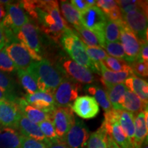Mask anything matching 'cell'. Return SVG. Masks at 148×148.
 <instances>
[{
    "label": "cell",
    "mask_w": 148,
    "mask_h": 148,
    "mask_svg": "<svg viewBox=\"0 0 148 148\" xmlns=\"http://www.w3.org/2000/svg\"><path fill=\"white\" fill-rule=\"evenodd\" d=\"M18 69L10 58L4 49L0 50V71L3 73H13L17 71Z\"/></svg>",
    "instance_id": "obj_38"
},
{
    "label": "cell",
    "mask_w": 148,
    "mask_h": 148,
    "mask_svg": "<svg viewBox=\"0 0 148 148\" xmlns=\"http://www.w3.org/2000/svg\"><path fill=\"white\" fill-rule=\"evenodd\" d=\"M60 10L62 17L66 23H69L74 28L82 25L80 22V14L73 8L69 1H60Z\"/></svg>",
    "instance_id": "obj_29"
},
{
    "label": "cell",
    "mask_w": 148,
    "mask_h": 148,
    "mask_svg": "<svg viewBox=\"0 0 148 148\" xmlns=\"http://www.w3.org/2000/svg\"><path fill=\"white\" fill-rule=\"evenodd\" d=\"M108 20L106 14L96 5L90 7L80 14V22L83 26L97 35L101 42V48L106 42L104 38V27Z\"/></svg>",
    "instance_id": "obj_5"
},
{
    "label": "cell",
    "mask_w": 148,
    "mask_h": 148,
    "mask_svg": "<svg viewBox=\"0 0 148 148\" xmlns=\"http://www.w3.org/2000/svg\"><path fill=\"white\" fill-rule=\"evenodd\" d=\"M119 110H111L105 112L104 120L101 126L106 131L119 148H133L123 132L119 123Z\"/></svg>",
    "instance_id": "obj_6"
},
{
    "label": "cell",
    "mask_w": 148,
    "mask_h": 148,
    "mask_svg": "<svg viewBox=\"0 0 148 148\" xmlns=\"http://www.w3.org/2000/svg\"><path fill=\"white\" fill-rule=\"evenodd\" d=\"M73 112L82 119H90L96 117L99 112V106L95 98L89 95L77 97L71 105Z\"/></svg>",
    "instance_id": "obj_15"
},
{
    "label": "cell",
    "mask_w": 148,
    "mask_h": 148,
    "mask_svg": "<svg viewBox=\"0 0 148 148\" xmlns=\"http://www.w3.org/2000/svg\"><path fill=\"white\" fill-rule=\"evenodd\" d=\"M141 42V49H140V60L148 64V45L147 41Z\"/></svg>",
    "instance_id": "obj_44"
},
{
    "label": "cell",
    "mask_w": 148,
    "mask_h": 148,
    "mask_svg": "<svg viewBox=\"0 0 148 148\" xmlns=\"http://www.w3.org/2000/svg\"><path fill=\"white\" fill-rule=\"evenodd\" d=\"M58 4L57 1L34 0V21L37 22L40 30L55 42L70 29L60 14Z\"/></svg>",
    "instance_id": "obj_1"
},
{
    "label": "cell",
    "mask_w": 148,
    "mask_h": 148,
    "mask_svg": "<svg viewBox=\"0 0 148 148\" xmlns=\"http://www.w3.org/2000/svg\"><path fill=\"white\" fill-rule=\"evenodd\" d=\"M5 16L1 24L5 30L15 35L24 24L29 21V18L19 3H8L5 5Z\"/></svg>",
    "instance_id": "obj_9"
},
{
    "label": "cell",
    "mask_w": 148,
    "mask_h": 148,
    "mask_svg": "<svg viewBox=\"0 0 148 148\" xmlns=\"http://www.w3.org/2000/svg\"><path fill=\"white\" fill-rule=\"evenodd\" d=\"M101 63L105 66L108 70L113 72H121V71H129L132 73L130 65L125 62V60L121 59L113 58V57L108 56L104 60L101 61ZM134 75V74H133Z\"/></svg>",
    "instance_id": "obj_32"
},
{
    "label": "cell",
    "mask_w": 148,
    "mask_h": 148,
    "mask_svg": "<svg viewBox=\"0 0 148 148\" xmlns=\"http://www.w3.org/2000/svg\"><path fill=\"white\" fill-rule=\"evenodd\" d=\"M122 109L123 110L131 112L134 115H136L139 112L147 109V104L144 103L132 92L127 90L125 94L124 101L122 105Z\"/></svg>",
    "instance_id": "obj_25"
},
{
    "label": "cell",
    "mask_w": 148,
    "mask_h": 148,
    "mask_svg": "<svg viewBox=\"0 0 148 148\" xmlns=\"http://www.w3.org/2000/svg\"><path fill=\"white\" fill-rule=\"evenodd\" d=\"M119 123L125 136L134 148V115L126 110H119Z\"/></svg>",
    "instance_id": "obj_27"
},
{
    "label": "cell",
    "mask_w": 148,
    "mask_h": 148,
    "mask_svg": "<svg viewBox=\"0 0 148 148\" xmlns=\"http://www.w3.org/2000/svg\"><path fill=\"white\" fill-rule=\"evenodd\" d=\"M38 127L43 134L45 137L49 140V141L56 143V142L60 141V139L57 136L56 132L54 125L51 120H46L38 124Z\"/></svg>",
    "instance_id": "obj_37"
},
{
    "label": "cell",
    "mask_w": 148,
    "mask_h": 148,
    "mask_svg": "<svg viewBox=\"0 0 148 148\" xmlns=\"http://www.w3.org/2000/svg\"><path fill=\"white\" fill-rule=\"evenodd\" d=\"M84 48L88 58L94 62H101L108 56L106 51L101 47H89L85 45Z\"/></svg>",
    "instance_id": "obj_39"
},
{
    "label": "cell",
    "mask_w": 148,
    "mask_h": 148,
    "mask_svg": "<svg viewBox=\"0 0 148 148\" xmlns=\"http://www.w3.org/2000/svg\"><path fill=\"white\" fill-rule=\"evenodd\" d=\"M16 103L22 115L36 124H39L46 120H51L53 112H47L34 108L28 104L24 98H17Z\"/></svg>",
    "instance_id": "obj_17"
},
{
    "label": "cell",
    "mask_w": 148,
    "mask_h": 148,
    "mask_svg": "<svg viewBox=\"0 0 148 148\" xmlns=\"http://www.w3.org/2000/svg\"><path fill=\"white\" fill-rule=\"evenodd\" d=\"M124 85L127 89L132 92L136 96L147 104L148 100V84L147 81L132 75L124 81Z\"/></svg>",
    "instance_id": "obj_21"
},
{
    "label": "cell",
    "mask_w": 148,
    "mask_h": 148,
    "mask_svg": "<svg viewBox=\"0 0 148 148\" xmlns=\"http://www.w3.org/2000/svg\"><path fill=\"white\" fill-rule=\"evenodd\" d=\"M25 101L28 104L45 112H51L56 108L52 94L42 92L38 90L33 94H26Z\"/></svg>",
    "instance_id": "obj_18"
},
{
    "label": "cell",
    "mask_w": 148,
    "mask_h": 148,
    "mask_svg": "<svg viewBox=\"0 0 148 148\" xmlns=\"http://www.w3.org/2000/svg\"><path fill=\"white\" fill-rule=\"evenodd\" d=\"M75 29L77 34L79 35V36L81 38V40L85 45L89 47L101 48V42L95 33L86 28L82 25H79V27Z\"/></svg>",
    "instance_id": "obj_31"
},
{
    "label": "cell",
    "mask_w": 148,
    "mask_h": 148,
    "mask_svg": "<svg viewBox=\"0 0 148 148\" xmlns=\"http://www.w3.org/2000/svg\"><path fill=\"white\" fill-rule=\"evenodd\" d=\"M21 136L16 129L0 125V148H21Z\"/></svg>",
    "instance_id": "obj_23"
},
{
    "label": "cell",
    "mask_w": 148,
    "mask_h": 148,
    "mask_svg": "<svg viewBox=\"0 0 148 148\" xmlns=\"http://www.w3.org/2000/svg\"><path fill=\"white\" fill-rule=\"evenodd\" d=\"M3 49L18 69L26 70L34 62L28 51L16 37L8 40Z\"/></svg>",
    "instance_id": "obj_13"
},
{
    "label": "cell",
    "mask_w": 148,
    "mask_h": 148,
    "mask_svg": "<svg viewBox=\"0 0 148 148\" xmlns=\"http://www.w3.org/2000/svg\"><path fill=\"white\" fill-rule=\"evenodd\" d=\"M5 16V6L1 3H0V23H1L3 19Z\"/></svg>",
    "instance_id": "obj_49"
},
{
    "label": "cell",
    "mask_w": 148,
    "mask_h": 148,
    "mask_svg": "<svg viewBox=\"0 0 148 148\" xmlns=\"http://www.w3.org/2000/svg\"><path fill=\"white\" fill-rule=\"evenodd\" d=\"M70 2L79 14L84 12L90 7L85 0H72Z\"/></svg>",
    "instance_id": "obj_43"
},
{
    "label": "cell",
    "mask_w": 148,
    "mask_h": 148,
    "mask_svg": "<svg viewBox=\"0 0 148 148\" xmlns=\"http://www.w3.org/2000/svg\"><path fill=\"white\" fill-rule=\"evenodd\" d=\"M60 68L66 77H69L75 82L90 84L95 82V78L92 71L69 58H61Z\"/></svg>",
    "instance_id": "obj_10"
},
{
    "label": "cell",
    "mask_w": 148,
    "mask_h": 148,
    "mask_svg": "<svg viewBox=\"0 0 148 148\" xmlns=\"http://www.w3.org/2000/svg\"><path fill=\"white\" fill-rule=\"evenodd\" d=\"M16 73L20 84L27 94H33L38 91L34 77L27 70L18 69Z\"/></svg>",
    "instance_id": "obj_30"
},
{
    "label": "cell",
    "mask_w": 148,
    "mask_h": 148,
    "mask_svg": "<svg viewBox=\"0 0 148 148\" xmlns=\"http://www.w3.org/2000/svg\"><path fill=\"white\" fill-rule=\"evenodd\" d=\"M145 110L139 112L134 117V148H140L145 141H147L148 122L145 121Z\"/></svg>",
    "instance_id": "obj_22"
},
{
    "label": "cell",
    "mask_w": 148,
    "mask_h": 148,
    "mask_svg": "<svg viewBox=\"0 0 148 148\" xmlns=\"http://www.w3.org/2000/svg\"><path fill=\"white\" fill-rule=\"evenodd\" d=\"M125 25L140 41H147V12L135 10L122 14Z\"/></svg>",
    "instance_id": "obj_11"
},
{
    "label": "cell",
    "mask_w": 148,
    "mask_h": 148,
    "mask_svg": "<svg viewBox=\"0 0 148 148\" xmlns=\"http://www.w3.org/2000/svg\"><path fill=\"white\" fill-rule=\"evenodd\" d=\"M90 131L82 120L75 118L62 141L69 148H86L90 136Z\"/></svg>",
    "instance_id": "obj_12"
},
{
    "label": "cell",
    "mask_w": 148,
    "mask_h": 148,
    "mask_svg": "<svg viewBox=\"0 0 148 148\" xmlns=\"http://www.w3.org/2000/svg\"><path fill=\"white\" fill-rule=\"evenodd\" d=\"M98 8L106 14L108 19L117 23L123 21L122 14L116 1L114 0H98L96 1Z\"/></svg>",
    "instance_id": "obj_26"
},
{
    "label": "cell",
    "mask_w": 148,
    "mask_h": 148,
    "mask_svg": "<svg viewBox=\"0 0 148 148\" xmlns=\"http://www.w3.org/2000/svg\"><path fill=\"white\" fill-rule=\"evenodd\" d=\"M106 143L107 148H119V146L116 145V143L108 134H107L106 136Z\"/></svg>",
    "instance_id": "obj_48"
},
{
    "label": "cell",
    "mask_w": 148,
    "mask_h": 148,
    "mask_svg": "<svg viewBox=\"0 0 148 148\" xmlns=\"http://www.w3.org/2000/svg\"><path fill=\"white\" fill-rule=\"evenodd\" d=\"M119 40L124 50L127 63L130 64L140 60L141 42L127 27L123 21L120 23Z\"/></svg>",
    "instance_id": "obj_8"
},
{
    "label": "cell",
    "mask_w": 148,
    "mask_h": 148,
    "mask_svg": "<svg viewBox=\"0 0 148 148\" xmlns=\"http://www.w3.org/2000/svg\"><path fill=\"white\" fill-rule=\"evenodd\" d=\"M60 42L66 53L72 60L79 65L88 68L92 72L99 75V62H94L90 60L85 50V44L81 40L75 31L70 28L61 36Z\"/></svg>",
    "instance_id": "obj_3"
},
{
    "label": "cell",
    "mask_w": 148,
    "mask_h": 148,
    "mask_svg": "<svg viewBox=\"0 0 148 148\" xmlns=\"http://www.w3.org/2000/svg\"><path fill=\"white\" fill-rule=\"evenodd\" d=\"M106 89L112 109L114 110H123L122 105L124 101L125 92L127 90L124 84L120 83L112 85Z\"/></svg>",
    "instance_id": "obj_24"
},
{
    "label": "cell",
    "mask_w": 148,
    "mask_h": 148,
    "mask_svg": "<svg viewBox=\"0 0 148 148\" xmlns=\"http://www.w3.org/2000/svg\"><path fill=\"white\" fill-rule=\"evenodd\" d=\"M75 116L71 107H56L52 112V121L57 136L60 140L71 128L75 121Z\"/></svg>",
    "instance_id": "obj_14"
},
{
    "label": "cell",
    "mask_w": 148,
    "mask_h": 148,
    "mask_svg": "<svg viewBox=\"0 0 148 148\" xmlns=\"http://www.w3.org/2000/svg\"><path fill=\"white\" fill-rule=\"evenodd\" d=\"M123 22V21H122ZM120 23L108 19L104 27V38L106 42H119Z\"/></svg>",
    "instance_id": "obj_35"
},
{
    "label": "cell",
    "mask_w": 148,
    "mask_h": 148,
    "mask_svg": "<svg viewBox=\"0 0 148 148\" xmlns=\"http://www.w3.org/2000/svg\"><path fill=\"white\" fill-rule=\"evenodd\" d=\"M18 42L26 49L34 61L42 60V40L39 27L29 20L20 28L15 34Z\"/></svg>",
    "instance_id": "obj_4"
},
{
    "label": "cell",
    "mask_w": 148,
    "mask_h": 148,
    "mask_svg": "<svg viewBox=\"0 0 148 148\" xmlns=\"http://www.w3.org/2000/svg\"><path fill=\"white\" fill-rule=\"evenodd\" d=\"M16 129L18 130L21 135L25 137L42 142L45 145L49 142L40 131L38 124L30 121L22 114H21L18 121Z\"/></svg>",
    "instance_id": "obj_19"
},
{
    "label": "cell",
    "mask_w": 148,
    "mask_h": 148,
    "mask_svg": "<svg viewBox=\"0 0 148 148\" xmlns=\"http://www.w3.org/2000/svg\"><path fill=\"white\" fill-rule=\"evenodd\" d=\"M140 148H148V145H147V141H145V143L143 144V145L141 146Z\"/></svg>",
    "instance_id": "obj_51"
},
{
    "label": "cell",
    "mask_w": 148,
    "mask_h": 148,
    "mask_svg": "<svg viewBox=\"0 0 148 148\" xmlns=\"http://www.w3.org/2000/svg\"><path fill=\"white\" fill-rule=\"evenodd\" d=\"M121 11V14L135 10H143L147 12V1L139 0H119L116 1Z\"/></svg>",
    "instance_id": "obj_33"
},
{
    "label": "cell",
    "mask_w": 148,
    "mask_h": 148,
    "mask_svg": "<svg viewBox=\"0 0 148 148\" xmlns=\"http://www.w3.org/2000/svg\"><path fill=\"white\" fill-rule=\"evenodd\" d=\"M18 97H16V95H12L6 92L5 90L0 88V101L1 100H8L12 101H16Z\"/></svg>",
    "instance_id": "obj_45"
},
{
    "label": "cell",
    "mask_w": 148,
    "mask_h": 148,
    "mask_svg": "<svg viewBox=\"0 0 148 148\" xmlns=\"http://www.w3.org/2000/svg\"><path fill=\"white\" fill-rule=\"evenodd\" d=\"M81 90L79 83L65 77L53 92L56 107H71Z\"/></svg>",
    "instance_id": "obj_7"
},
{
    "label": "cell",
    "mask_w": 148,
    "mask_h": 148,
    "mask_svg": "<svg viewBox=\"0 0 148 148\" xmlns=\"http://www.w3.org/2000/svg\"><path fill=\"white\" fill-rule=\"evenodd\" d=\"M18 107L16 101H0V125L16 130L20 116Z\"/></svg>",
    "instance_id": "obj_16"
},
{
    "label": "cell",
    "mask_w": 148,
    "mask_h": 148,
    "mask_svg": "<svg viewBox=\"0 0 148 148\" xmlns=\"http://www.w3.org/2000/svg\"><path fill=\"white\" fill-rule=\"evenodd\" d=\"M86 1L90 7L93 6V5H95V4H96L95 0H86Z\"/></svg>",
    "instance_id": "obj_50"
},
{
    "label": "cell",
    "mask_w": 148,
    "mask_h": 148,
    "mask_svg": "<svg viewBox=\"0 0 148 148\" xmlns=\"http://www.w3.org/2000/svg\"><path fill=\"white\" fill-rule=\"evenodd\" d=\"M34 77L39 91L52 94L66 76L58 66L46 59L34 61L26 69Z\"/></svg>",
    "instance_id": "obj_2"
},
{
    "label": "cell",
    "mask_w": 148,
    "mask_h": 148,
    "mask_svg": "<svg viewBox=\"0 0 148 148\" xmlns=\"http://www.w3.org/2000/svg\"><path fill=\"white\" fill-rule=\"evenodd\" d=\"M99 75H101V82L106 88L110 87L112 85L123 83L127 77L132 75L133 73L129 71L113 72L108 70L105 66L99 62Z\"/></svg>",
    "instance_id": "obj_20"
},
{
    "label": "cell",
    "mask_w": 148,
    "mask_h": 148,
    "mask_svg": "<svg viewBox=\"0 0 148 148\" xmlns=\"http://www.w3.org/2000/svg\"><path fill=\"white\" fill-rule=\"evenodd\" d=\"M46 148H69L65 143H64L62 140L58 142L52 143L49 141V143L45 145Z\"/></svg>",
    "instance_id": "obj_47"
},
{
    "label": "cell",
    "mask_w": 148,
    "mask_h": 148,
    "mask_svg": "<svg viewBox=\"0 0 148 148\" xmlns=\"http://www.w3.org/2000/svg\"><path fill=\"white\" fill-rule=\"evenodd\" d=\"M21 148H46L45 144L32 138L21 136Z\"/></svg>",
    "instance_id": "obj_42"
},
{
    "label": "cell",
    "mask_w": 148,
    "mask_h": 148,
    "mask_svg": "<svg viewBox=\"0 0 148 148\" xmlns=\"http://www.w3.org/2000/svg\"><path fill=\"white\" fill-rule=\"evenodd\" d=\"M6 44V34L5 29L0 23V50L5 47Z\"/></svg>",
    "instance_id": "obj_46"
},
{
    "label": "cell",
    "mask_w": 148,
    "mask_h": 148,
    "mask_svg": "<svg viewBox=\"0 0 148 148\" xmlns=\"http://www.w3.org/2000/svg\"><path fill=\"white\" fill-rule=\"evenodd\" d=\"M107 134L102 127L90 134L86 148H107Z\"/></svg>",
    "instance_id": "obj_34"
},
{
    "label": "cell",
    "mask_w": 148,
    "mask_h": 148,
    "mask_svg": "<svg viewBox=\"0 0 148 148\" xmlns=\"http://www.w3.org/2000/svg\"><path fill=\"white\" fill-rule=\"evenodd\" d=\"M103 48L106 49L107 53L113 58H119L127 62V58L125 56L124 50L120 42H105Z\"/></svg>",
    "instance_id": "obj_36"
},
{
    "label": "cell",
    "mask_w": 148,
    "mask_h": 148,
    "mask_svg": "<svg viewBox=\"0 0 148 148\" xmlns=\"http://www.w3.org/2000/svg\"><path fill=\"white\" fill-rule=\"evenodd\" d=\"M0 88L15 95V82L9 75L1 71H0Z\"/></svg>",
    "instance_id": "obj_40"
},
{
    "label": "cell",
    "mask_w": 148,
    "mask_h": 148,
    "mask_svg": "<svg viewBox=\"0 0 148 148\" xmlns=\"http://www.w3.org/2000/svg\"><path fill=\"white\" fill-rule=\"evenodd\" d=\"M133 74L138 76L147 77L148 75V64L140 60L136 61L132 64H130Z\"/></svg>",
    "instance_id": "obj_41"
},
{
    "label": "cell",
    "mask_w": 148,
    "mask_h": 148,
    "mask_svg": "<svg viewBox=\"0 0 148 148\" xmlns=\"http://www.w3.org/2000/svg\"><path fill=\"white\" fill-rule=\"evenodd\" d=\"M84 91L90 95H93L98 105H100L105 112L111 110L112 109L110 101H109L108 94L106 90L97 85H86Z\"/></svg>",
    "instance_id": "obj_28"
}]
</instances>
